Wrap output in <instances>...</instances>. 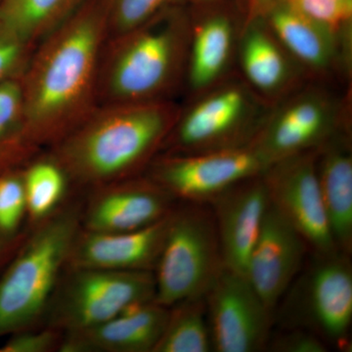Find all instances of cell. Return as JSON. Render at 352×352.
<instances>
[{
    "label": "cell",
    "instance_id": "cell-1",
    "mask_svg": "<svg viewBox=\"0 0 352 352\" xmlns=\"http://www.w3.org/2000/svg\"><path fill=\"white\" fill-rule=\"evenodd\" d=\"M107 39L103 0H87L36 44L20 78L32 142L63 138L98 106Z\"/></svg>",
    "mask_w": 352,
    "mask_h": 352
},
{
    "label": "cell",
    "instance_id": "cell-2",
    "mask_svg": "<svg viewBox=\"0 0 352 352\" xmlns=\"http://www.w3.org/2000/svg\"><path fill=\"white\" fill-rule=\"evenodd\" d=\"M178 115L166 100L98 105L61 139L62 166L89 182L126 175L151 157Z\"/></svg>",
    "mask_w": 352,
    "mask_h": 352
},
{
    "label": "cell",
    "instance_id": "cell-3",
    "mask_svg": "<svg viewBox=\"0 0 352 352\" xmlns=\"http://www.w3.org/2000/svg\"><path fill=\"white\" fill-rule=\"evenodd\" d=\"M191 29L179 6L108 38L99 69L98 105L166 100L186 72Z\"/></svg>",
    "mask_w": 352,
    "mask_h": 352
},
{
    "label": "cell",
    "instance_id": "cell-4",
    "mask_svg": "<svg viewBox=\"0 0 352 352\" xmlns=\"http://www.w3.org/2000/svg\"><path fill=\"white\" fill-rule=\"evenodd\" d=\"M76 222L69 215L41 227L0 278V337L21 332L41 315L71 252Z\"/></svg>",
    "mask_w": 352,
    "mask_h": 352
},
{
    "label": "cell",
    "instance_id": "cell-5",
    "mask_svg": "<svg viewBox=\"0 0 352 352\" xmlns=\"http://www.w3.org/2000/svg\"><path fill=\"white\" fill-rule=\"evenodd\" d=\"M157 259L155 302L168 307L205 296L224 266L212 212L191 207L170 215Z\"/></svg>",
    "mask_w": 352,
    "mask_h": 352
},
{
    "label": "cell",
    "instance_id": "cell-6",
    "mask_svg": "<svg viewBox=\"0 0 352 352\" xmlns=\"http://www.w3.org/2000/svg\"><path fill=\"white\" fill-rule=\"evenodd\" d=\"M168 134L177 154L230 149L250 144L263 126L261 105L243 83L210 88Z\"/></svg>",
    "mask_w": 352,
    "mask_h": 352
},
{
    "label": "cell",
    "instance_id": "cell-7",
    "mask_svg": "<svg viewBox=\"0 0 352 352\" xmlns=\"http://www.w3.org/2000/svg\"><path fill=\"white\" fill-rule=\"evenodd\" d=\"M270 164L250 144L177 154L157 164L155 177L166 192L192 203H208L238 183L263 175Z\"/></svg>",
    "mask_w": 352,
    "mask_h": 352
},
{
    "label": "cell",
    "instance_id": "cell-8",
    "mask_svg": "<svg viewBox=\"0 0 352 352\" xmlns=\"http://www.w3.org/2000/svg\"><path fill=\"white\" fill-rule=\"evenodd\" d=\"M317 149L271 164L263 175L270 203L314 254L338 252L319 188Z\"/></svg>",
    "mask_w": 352,
    "mask_h": 352
},
{
    "label": "cell",
    "instance_id": "cell-9",
    "mask_svg": "<svg viewBox=\"0 0 352 352\" xmlns=\"http://www.w3.org/2000/svg\"><path fill=\"white\" fill-rule=\"evenodd\" d=\"M80 270L57 310L59 324L74 332L111 320L134 303L155 300L156 281L145 270Z\"/></svg>",
    "mask_w": 352,
    "mask_h": 352
},
{
    "label": "cell",
    "instance_id": "cell-10",
    "mask_svg": "<svg viewBox=\"0 0 352 352\" xmlns=\"http://www.w3.org/2000/svg\"><path fill=\"white\" fill-rule=\"evenodd\" d=\"M205 300L214 351L256 352L268 344L273 314L245 275L223 266Z\"/></svg>",
    "mask_w": 352,
    "mask_h": 352
},
{
    "label": "cell",
    "instance_id": "cell-11",
    "mask_svg": "<svg viewBox=\"0 0 352 352\" xmlns=\"http://www.w3.org/2000/svg\"><path fill=\"white\" fill-rule=\"evenodd\" d=\"M296 288V320L325 342H346L352 320V268L349 254H314Z\"/></svg>",
    "mask_w": 352,
    "mask_h": 352
},
{
    "label": "cell",
    "instance_id": "cell-12",
    "mask_svg": "<svg viewBox=\"0 0 352 352\" xmlns=\"http://www.w3.org/2000/svg\"><path fill=\"white\" fill-rule=\"evenodd\" d=\"M337 113L333 102L318 92L289 99L264 120L251 144L271 164L317 149L335 133Z\"/></svg>",
    "mask_w": 352,
    "mask_h": 352
},
{
    "label": "cell",
    "instance_id": "cell-13",
    "mask_svg": "<svg viewBox=\"0 0 352 352\" xmlns=\"http://www.w3.org/2000/svg\"><path fill=\"white\" fill-rule=\"evenodd\" d=\"M307 247L300 233L270 203L245 276L271 314L302 267Z\"/></svg>",
    "mask_w": 352,
    "mask_h": 352
},
{
    "label": "cell",
    "instance_id": "cell-14",
    "mask_svg": "<svg viewBox=\"0 0 352 352\" xmlns=\"http://www.w3.org/2000/svg\"><path fill=\"white\" fill-rule=\"evenodd\" d=\"M210 203L224 266L245 275L270 205L263 175L234 185Z\"/></svg>",
    "mask_w": 352,
    "mask_h": 352
},
{
    "label": "cell",
    "instance_id": "cell-15",
    "mask_svg": "<svg viewBox=\"0 0 352 352\" xmlns=\"http://www.w3.org/2000/svg\"><path fill=\"white\" fill-rule=\"evenodd\" d=\"M170 311L152 302L134 303L107 322L76 331L62 346L63 351H153L159 342Z\"/></svg>",
    "mask_w": 352,
    "mask_h": 352
},
{
    "label": "cell",
    "instance_id": "cell-16",
    "mask_svg": "<svg viewBox=\"0 0 352 352\" xmlns=\"http://www.w3.org/2000/svg\"><path fill=\"white\" fill-rule=\"evenodd\" d=\"M170 215L129 232H94L76 245L80 270H145L159 258Z\"/></svg>",
    "mask_w": 352,
    "mask_h": 352
},
{
    "label": "cell",
    "instance_id": "cell-17",
    "mask_svg": "<svg viewBox=\"0 0 352 352\" xmlns=\"http://www.w3.org/2000/svg\"><path fill=\"white\" fill-rule=\"evenodd\" d=\"M319 188L333 242L346 254L352 250V156L349 141L333 134L317 148Z\"/></svg>",
    "mask_w": 352,
    "mask_h": 352
},
{
    "label": "cell",
    "instance_id": "cell-18",
    "mask_svg": "<svg viewBox=\"0 0 352 352\" xmlns=\"http://www.w3.org/2000/svg\"><path fill=\"white\" fill-rule=\"evenodd\" d=\"M263 19L292 59L314 73L333 68L339 57L340 41L325 27L284 2Z\"/></svg>",
    "mask_w": 352,
    "mask_h": 352
},
{
    "label": "cell",
    "instance_id": "cell-19",
    "mask_svg": "<svg viewBox=\"0 0 352 352\" xmlns=\"http://www.w3.org/2000/svg\"><path fill=\"white\" fill-rule=\"evenodd\" d=\"M235 41V24L226 13L210 14L192 27L186 66L192 90L203 94L223 78L232 59Z\"/></svg>",
    "mask_w": 352,
    "mask_h": 352
},
{
    "label": "cell",
    "instance_id": "cell-20",
    "mask_svg": "<svg viewBox=\"0 0 352 352\" xmlns=\"http://www.w3.org/2000/svg\"><path fill=\"white\" fill-rule=\"evenodd\" d=\"M263 19L245 24L239 46L241 68L252 88L263 96L283 94L294 80V67Z\"/></svg>",
    "mask_w": 352,
    "mask_h": 352
},
{
    "label": "cell",
    "instance_id": "cell-21",
    "mask_svg": "<svg viewBox=\"0 0 352 352\" xmlns=\"http://www.w3.org/2000/svg\"><path fill=\"white\" fill-rule=\"evenodd\" d=\"M162 187L136 184L116 190L97 201L88 226L94 232L138 230L166 217L168 197Z\"/></svg>",
    "mask_w": 352,
    "mask_h": 352
},
{
    "label": "cell",
    "instance_id": "cell-22",
    "mask_svg": "<svg viewBox=\"0 0 352 352\" xmlns=\"http://www.w3.org/2000/svg\"><path fill=\"white\" fill-rule=\"evenodd\" d=\"M87 0H0V23L36 46Z\"/></svg>",
    "mask_w": 352,
    "mask_h": 352
},
{
    "label": "cell",
    "instance_id": "cell-23",
    "mask_svg": "<svg viewBox=\"0 0 352 352\" xmlns=\"http://www.w3.org/2000/svg\"><path fill=\"white\" fill-rule=\"evenodd\" d=\"M154 352H208L212 349L205 296L176 303Z\"/></svg>",
    "mask_w": 352,
    "mask_h": 352
},
{
    "label": "cell",
    "instance_id": "cell-24",
    "mask_svg": "<svg viewBox=\"0 0 352 352\" xmlns=\"http://www.w3.org/2000/svg\"><path fill=\"white\" fill-rule=\"evenodd\" d=\"M21 76L0 83V173L34 144L25 122Z\"/></svg>",
    "mask_w": 352,
    "mask_h": 352
},
{
    "label": "cell",
    "instance_id": "cell-25",
    "mask_svg": "<svg viewBox=\"0 0 352 352\" xmlns=\"http://www.w3.org/2000/svg\"><path fill=\"white\" fill-rule=\"evenodd\" d=\"M27 208L34 217L50 214L63 196L66 178L63 166L53 162H39L28 168L24 175Z\"/></svg>",
    "mask_w": 352,
    "mask_h": 352
},
{
    "label": "cell",
    "instance_id": "cell-26",
    "mask_svg": "<svg viewBox=\"0 0 352 352\" xmlns=\"http://www.w3.org/2000/svg\"><path fill=\"white\" fill-rule=\"evenodd\" d=\"M182 0H103L108 38L140 27Z\"/></svg>",
    "mask_w": 352,
    "mask_h": 352
},
{
    "label": "cell",
    "instance_id": "cell-27",
    "mask_svg": "<svg viewBox=\"0 0 352 352\" xmlns=\"http://www.w3.org/2000/svg\"><path fill=\"white\" fill-rule=\"evenodd\" d=\"M284 3L323 25L340 41L351 34L352 0H284Z\"/></svg>",
    "mask_w": 352,
    "mask_h": 352
},
{
    "label": "cell",
    "instance_id": "cell-28",
    "mask_svg": "<svg viewBox=\"0 0 352 352\" xmlns=\"http://www.w3.org/2000/svg\"><path fill=\"white\" fill-rule=\"evenodd\" d=\"M25 208L23 175L11 170L0 173V235H10L15 231Z\"/></svg>",
    "mask_w": 352,
    "mask_h": 352
},
{
    "label": "cell",
    "instance_id": "cell-29",
    "mask_svg": "<svg viewBox=\"0 0 352 352\" xmlns=\"http://www.w3.org/2000/svg\"><path fill=\"white\" fill-rule=\"evenodd\" d=\"M34 47L0 23V83L22 75Z\"/></svg>",
    "mask_w": 352,
    "mask_h": 352
},
{
    "label": "cell",
    "instance_id": "cell-30",
    "mask_svg": "<svg viewBox=\"0 0 352 352\" xmlns=\"http://www.w3.org/2000/svg\"><path fill=\"white\" fill-rule=\"evenodd\" d=\"M272 351L280 352H325L326 342L305 329L298 328L280 336L273 342Z\"/></svg>",
    "mask_w": 352,
    "mask_h": 352
},
{
    "label": "cell",
    "instance_id": "cell-31",
    "mask_svg": "<svg viewBox=\"0 0 352 352\" xmlns=\"http://www.w3.org/2000/svg\"><path fill=\"white\" fill-rule=\"evenodd\" d=\"M56 336L46 331L39 333H20L0 346V352H44L54 346Z\"/></svg>",
    "mask_w": 352,
    "mask_h": 352
},
{
    "label": "cell",
    "instance_id": "cell-32",
    "mask_svg": "<svg viewBox=\"0 0 352 352\" xmlns=\"http://www.w3.org/2000/svg\"><path fill=\"white\" fill-rule=\"evenodd\" d=\"M283 1L284 0H248V22L263 19L275 6Z\"/></svg>",
    "mask_w": 352,
    "mask_h": 352
},
{
    "label": "cell",
    "instance_id": "cell-33",
    "mask_svg": "<svg viewBox=\"0 0 352 352\" xmlns=\"http://www.w3.org/2000/svg\"><path fill=\"white\" fill-rule=\"evenodd\" d=\"M10 248L11 245L9 241L3 238V236L0 235V263H2L3 259L6 258Z\"/></svg>",
    "mask_w": 352,
    "mask_h": 352
},
{
    "label": "cell",
    "instance_id": "cell-34",
    "mask_svg": "<svg viewBox=\"0 0 352 352\" xmlns=\"http://www.w3.org/2000/svg\"><path fill=\"white\" fill-rule=\"evenodd\" d=\"M197 1H210V0H197Z\"/></svg>",
    "mask_w": 352,
    "mask_h": 352
}]
</instances>
